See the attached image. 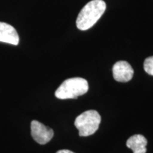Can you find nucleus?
Returning <instances> with one entry per match:
<instances>
[{
  "label": "nucleus",
  "instance_id": "obj_2",
  "mask_svg": "<svg viewBox=\"0 0 153 153\" xmlns=\"http://www.w3.org/2000/svg\"><path fill=\"white\" fill-rule=\"evenodd\" d=\"M89 89L86 79L81 77H73L65 80L55 91V95L60 99H76L85 94Z\"/></svg>",
  "mask_w": 153,
  "mask_h": 153
},
{
  "label": "nucleus",
  "instance_id": "obj_7",
  "mask_svg": "<svg viewBox=\"0 0 153 153\" xmlns=\"http://www.w3.org/2000/svg\"><path fill=\"white\" fill-rule=\"evenodd\" d=\"M147 139L142 135L137 134L130 137L126 142L128 148L131 149L133 153H146Z\"/></svg>",
  "mask_w": 153,
  "mask_h": 153
},
{
  "label": "nucleus",
  "instance_id": "obj_3",
  "mask_svg": "<svg viewBox=\"0 0 153 153\" xmlns=\"http://www.w3.org/2000/svg\"><path fill=\"white\" fill-rule=\"evenodd\" d=\"M101 120V116L97 111L89 110L76 118L74 126L79 130V136L87 137L93 135L99 129Z\"/></svg>",
  "mask_w": 153,
  "mask_h": 153
},
{
  "label": "nucleus",
  "instance_id": "obj_8",
  "mask_svg": "<svg viewBox=\"0 0 153 153\" xmlns=\"http://www.w3.org/2000/svg\"><path fill=\"white\" fill-rule=\"evenodd\" d=\"M144 70L150 75L153 76V56L148 57L144 62Z\"/></svg>",
  "mask_w": 153,
  "mask_h": 153
},
{
  "label": "nucleus",
  "instance_id": "obj_5",
  "mask_svg": "<svg viewBox=\"0 0 153 153\" xmlns=\"http://www.w3.org/2000/svg\"><path fill=\"white\" fill-rule=\"evenodd\" d=\"M133 68L126 61H118L113 66V76L117 82H129L133 78Z\"/></svg>",
  "mask_w": 153,
  "mask_h": 153
},
{
  "label": "nucleus",
  "instance_id": "obj_9",
  "mask_svg": "<svg viewBox=\"0 0 153 153\" xmlns=\"http://www.w3.org/2000/svg\"><path fill=\"white\" fill-rule=\"evenodd\" d=\"M56 153H74L73 152H72V151L69 150H58Z\"/></svg>",
  "mask_w": 153,
  "mask_h": 153
},
{
  "label": "nucleus",
  "instance_id": "obj_4",
  "mask_svg": "<svg viewBox=\"0 0 153 153\" xmlns=\"http://www.w3.org/2000/svg\"><path fill=\"white\" fill-rule=\"evenodd\" d=\"M30 131L33 140L40 145L46 144L54 135L53 129L36 120H32L30 123Z\"/></svg>",
  "mask_w": 153,
  "mask_h": 153
},
{
  "label": "nucleus",
  "instance_id": "obj_6",
  "mask_svg": "<svg viewBox=\"0 0 153 153\" xmlns=\"http://www.w3.org/2000/svg\"><path fill=\"white\" fill-rule=\"evenodd\" d=\"M0 42L17 45L19 37L16 29L7 23L0 22Z\"/></svg>",
  "mask_w": 153,
  "mask_h": 153
},
{
  "label": "nucleus",
  "instance_id": "obj_1",
  "mask_svg": "<svg viewBox=\"0 0 153 153\" xmlns=\"http://www.w3.org/2000/svg\"><path fill=\"white\" fill-rule=\"evenodd\" d=\"M106 4L103 0H91L80 11L76 21V27L86 30L92 27L104 14Z\"/></svg>",
  "mask_w": 153,
  "mask_h": 153
}]
</instances>
